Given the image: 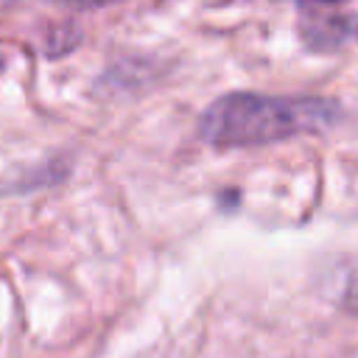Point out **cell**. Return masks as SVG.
I'll use <instances>...</instances> for the list:
<instances>
[{"label": "cell", "mask_w": 358, "mask_h": 358, "mask_svg": "<svg viewBox=\"0 0 358 358\" xmlns=\"http://www.w3.org/2000/svg\"><path fill=\"white\" fill-rule=\"evenodd\" d=\"M338 109L324 98H274L235 92L218 98L199 120V134L218 148L266 145L285 137L319 131Z\"/></svg>", "instance_id": "cell-1"}, {"label": "cell", "mask_w": 358, "mask_h": 358, "mask_svg": "<svg viewBox=\"0 0 358 358\" xmlns=\"http://www.w3.org/2000/svg\"><path fill=\"white\" fill-rule=\"evenodd\" d=\"M73 6H106V3H115V0H67Z\"/></svg>", "instance_id": "cell-2"}, {"label": "cell", "mask_w": 358, "mask_h": 358, "mask_svg": "<svg viewBox=\"0 0 358 358\" xmlns=\"http://www.w3.org/2000/svg\"><path fill=\"white\" fill-rule=\"evenodd\" d=\"M313 3H341V0H313Z\"/></svg>", "instance_id": "cell-3"}]
</instances>
